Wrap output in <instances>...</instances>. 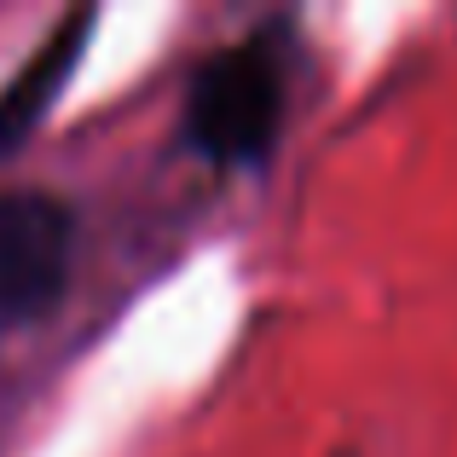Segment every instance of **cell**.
<instances>
[{"instance_id": "cell-1", "label": "cell", "mask_w": 457, "mask_h": 457, "mask_svg": "<svg viewBox=\"0 0 457 457\" xmlns=\"http://www.w3.org/2000/svg\"><path fill=\"white\" fill-rule=\"evenodd\" d=\"M284 116V70L261 41L226 46L191 81V139L214 162L261 156Z\"/></svg>"}, {"instance_id": "cell-3", "label": "cell", "mask_w": 457, "mask_h": 457, "mask_svg": "<svg viewBox=\"0 0 457 457\" xmlns=\"http://www.w3.org/2000/svg\"><path fill=\"white\" fill-rule=\"evenodd\" d=\"M87 23H93L87 12H76V18H70L58 35H46L41 53H35V64L23 70L6 93H0V145H18V134L46 111L53 87L70 76V64H76V46H81V35H87Z\"/></svg>"}, {"instance_id": "cell-2", "label": "cell", "mask_w": 457, "mask_h": 457, "mask_svg": "<svg viewBox=\"0 0 457 457\" xmlns=\"http://www.w3.org/2000/svg\"><path fill=\"white\" fill-rule=\"evenodd\" d=\"M76 226L46 191H0V324H29L64 302Z\"/></svg>"}]
</instances>
